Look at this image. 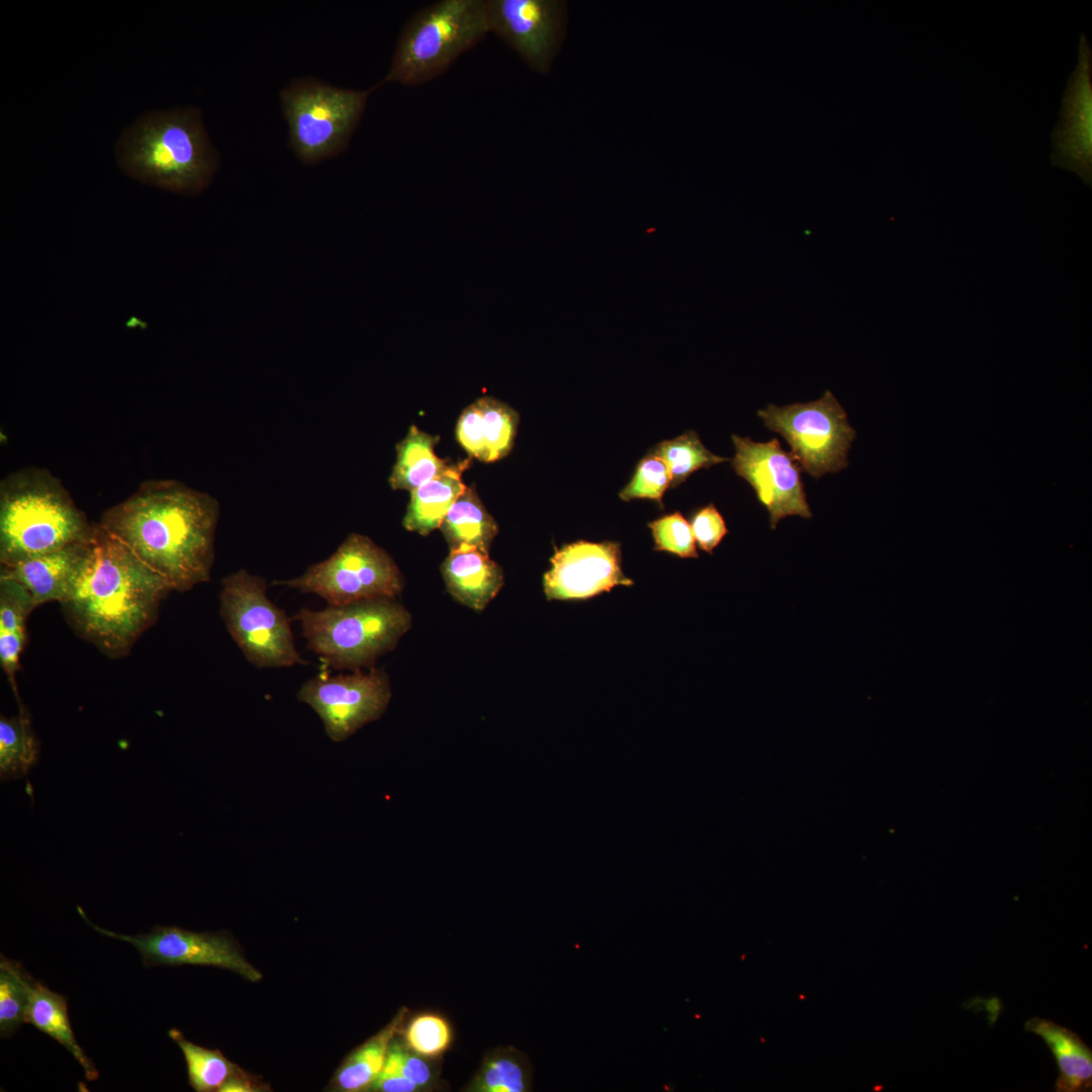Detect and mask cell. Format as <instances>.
Returning <instances> with one entry per match:
<instances>
[{
    "mask_svg": "<svg viewBox=\"0 0 1092 1092\" xmlns=\"http://www.w3.org/2000/svg\"><path fill=\"white\" fill-rule=\"evenodd\" d=\"M218 517V502L207 492L153 479L108 508L98 524L182 593L210 578Z\"/></svg>",
    "mask_w": 1092,
    "mask_h": 1092,
    "instance_id": "cell-1",
    "label": "cell"
},
{
    "mask_svg": "<svg viewBox=\"0 0 1092 1092\" xmlns=\"http://www.w3.org/2000/svg\"><path fill=\"white\" fill-rule=\"evenodd\" d=\"M171 590L165 579L95 523L79 573L61 605L80 637L118 658L155 623L160 603Z\"/></svg>",
    "mask_w": 1092,
    "mask_h": 1092,
    "instance_id": "cell-2",
    "label": "cell"
},
{
    "mask_svg": "<svg viewBox=\"0 0 1092 1092\" xmlns=\"http://www.w3.org/2000/svg\"><path fill=\"white\" fill-rule=\"evenodd\" d=\"M115 157L131 178L187 195L204 190L219 168V156L195 107L140 116L119 136Z\"/></svg>",
    "mask_w": 1092,
    "mask_h": 1092,
    "instance_id": "cell-3",
    "label": "cell"
},
{
    "mask_svg": "<svg viewBox=\"0 0 1092 1092\" xmlns=\"http://www.w3.org/2000/svg\"><path fill=\"white\" fill-rule=\"evenodd\" d=\"M93 526L47 469L22 468L0 482L1 566L84 541Z\"/></svg>",
    "mask_w": 1092,
    "mask_h": 1092,
    "instance_id": "cell-4",
    "label": "cell"
},
{
    "mask_svg": "<svg viewBox=\"0 0 1092 1092\" xmlns=\"http://www.w3.org/2000/svg\"><path fill=\"white\" fill-rule=\"evenodd\" d=\"M307 648L334 669L371 667L412 627V615L395 599L379 598L323 610L301 608L293 617Z\"/></svg>",
    "mask_w": 1092,
    "mask_h": 1092,
    "instance_id": "cell-5",
    "label": "cell"
},
{
    "mask_svg": "<svg viewBox=\"0 0 1092 1092\" xmlns=\"http://www.w3.org/2000/svg\"><path fill=\"white\" fill-rule=\"evenodd\" d=\"M489 32L486 0H441L404 24L384 79L420 85L444 73Z\"/></svg>",
    "mask_w": 1092,
    "mask_h": 1092,
    "instance_id": "cell-6",
    "label": "cell"
},
{
    "mask_svg": "<svg viewBox=\"0 0 1092 1092\" xmlns=\"http://www.w3.org/2000/svg\"><path fill=\"white\" fill-rule=\"evenodd\" d=\"M367 90L339 88L313 78L292 81L280 93L289 127V146L306 165L316 164L347 149L365 110Z\"/></svg>",
    "mask_w": 1092,
    "mask_h": 1092,
    "instance_id": "cell-7",
    "label": "cell"
},
{
    "mask_svg": "<svg viewBox=\"0 0 1092 1092\" xmlns=\"http://www.w3.org/2000/svg\"><path fill=\"white\" fill-rule=\"evenodd\" d=\"M220 616L249 663L258 668L305 664L297 651L291 621L267 595V582L239 569L221 581Z\"/></svg>",
    "mask_w": 1092,
    "mask_h": 1092,
    "instance_id": "cell-8",
    "label": "cell"
},
{
    "mask_svg": "<svg viewBox=\"0 0 1092 1092\" xmlns=\"http://www.w3.org/2000/svg\"><path fill=\"white\" fill-rule=\"evenodd\" d=\"M342 606L379 598L395 599L403 588L401 571L392 557L369 537L349 534L336 551L296 577L274 581Z\"/></svg>",
    "mask_w": 1092,
    "mask_h": 1092,
    "instance_id": "cell-9",
    "label": "cell"
},
{
    "mask_svg": "<svg viewBox=\"0 0 1092 1092\" xmlns=\"http://www.w3.org/2000/svg\"><path fill=\"white\" fill-rule=\"evenodd\" d=\"M757 415L766 428L786 439L801 470L813 477L838 472L847 466L855 431L831 391L806 403L768 404Z\"/></svg>",
    "mask_w": 1092,
    "mask_h": 1092,
    "instance_id": "cell-10",
    "label": "cell"
},
{
    "mask_svg": "<svg viewBox=\"0 0 1092 1092\" xmlns=\"http://www.w3.org/2000/svg\"><path fill=\"white\" fill-rule=\"evenodd\" d=\"M296 697L317 714L328 737L341 742L384 714L391 688L383 670L360 669L334 676L318 673L303 682Z\"/></svg>",
    "mask_w": 1092,
    "mask_h": 1092,
    "instance_id": "cell-11",
    "label": "cell"
},
{
    "mask_svg": "<svg viewBox=\"0 0 1092 1092\" xmlns=\"http://www.w3.org/2000/svg\"><path fill=\"white\" fill-rule=\"evenodd\" d=\"M78 911L100 935L125 941L141 954L146 968L156 966H209L234 972L258 982L262 973L250 964L240 945L224 932H195L176 926H154L135 935L117 933L93 924L81 907Z\"/></svg>",
    "mask_w": 1092,
    "mask_h": 1092,
    "instance_id": "cell-12",
    "label": "cell"
},
{
    "mask_svg": "<svg viewBox=\"0 0 1092 1092\" xmlns=\"http://www.w3.org/2000/svg\"><path fill=\"white\" fill-rule=\"evenodd\" d=\"M732 441L735 455L731 465L737 475L752 486L758 502L767 510L772 530L789 516L812 517L801 468L778 439L754 442L733 435Z\"/></svg>",
    "mask_w": 1092,
    "mask_h": 1092,
    "instance_id": "cell-13",
    "label": "cell"
},
{
    "mask_svg": "<svg viewBox=\"0 0 1092 1092\" xmlns=\"http://www.w3.org/2000/svg\"><path fill=\"white\" fill-rule=\"evenodd\" d=\"M489 32L512 47L532 70L546 73L564 37L560 0H486Z\"/></svg>",
    "mask_w": 1092,
    "mask_h": 1092,
    "instance_id": "cell-14",
    "label": "cell"
},
{
    "mask_svg": "<svg viewBox=\"0 0 1092 1092\" xmlns=\"http://www.w3.org/2000/svg\"><path fill=\"white\" fill-rule=\"evenodd\" d=\"M543 589L549 601H583L633 580L622 570L621 544L578 540L556 549Z\"/></svg>",
    "mask_w": 1092,
    "mask_h": 1092,
    "instance_id": "cell-15",
    "label": "cell"
},
{
    "mask_svg": "<svg viewBox=\"0 0 1092 1092\" xmlns=\"http://www.w3.org/2000/svg\"><path fill=\"white\" fill-rule=\"evenodd\" d=\"M1051 162L1091 185L1092 179V50L1080 35L1078 61L1063 93L1059 121L1051 134Z\"/></svg>",
    "mask_w": 1092,
    "mask_h": 1092,
    "instance_id": "cell-16",
    "label": "cell"
},
{
    "mask_svg": "<svg viewBox=\"0 0 1092 1092\" xmlns=\"http://www.w3.org/2000/svg\"><path fill=\"white\" fill-rule=\"evenodd\" d=\"M90 537L9 566H1L0 575L20 583L31 596L36 607L53 601L62 603L73 587L87 553Z\"/></svg>",
    "mask_w": 1092,
    "mask_h": 1092,
    "instance_id": "cell-17",
    "label": "cell"
},
{
    "mask_svg": "<svg viewBox=\"0 0 1092 1092\" xmlns=\"http://www.w3.org/2000/svg\"><path fill=\"white\" fill-rule=\"evenodd\" d=\"M441 572L454 600L474 611L484 610L505 582L502 567L477 548L450 550Z\"/></svg>",
    "mask_w": 1092,
    "mask_h": 1092,
    "instance_id": "cell-18",
    "label": "cell"
},
{
    "mask_svg": "<svg viewBox=\"0 0 1092 1092\" xmlns=\"http://www.w3.org/2000/svg\"><path fill=\"white\" fill-rule=\"evenodd\" d=\"M1024 1030L1041 1037L1056 1059L1057 1092L1092 1090V1051L1075 1031L1040 1017L1028 1019Z\"/></svg>",
    "mask_w": 1092,
    "mask_h": 1092,
    "instance_id": "cell-19",
    "label": "cell"
},
{
    "mask_svg": "<svg viewBox=\"0 0 1092 1092\" xmlns=\"http://www.w3.org/2000/svg\"><path fill=\"white\" fill-rule=\"evenodd\" d=\"M25 1020L26 1023L33 1025L64 1046L82 1067L88 1081L98 1079L99 1074L94 1063L87 1057L74 1035L67 997L34 980Z\"/></svg>",
    "mask_w": 1092,
    "mask_h": 1092,
    "instance_id": "cell-20",
    "label": "cell"
},
{
    "mask_svg": "<svg viewBox=\"0 0 1092 1092\" xmlns=\"http://www.w3.org/2000/svg\"><path fill=\"white\" fill-rule=\"evenodd\" d=\"M466 464L450 465L442 474L411 491L402 519L407 531L427 536L440 528L448 511L466 488L461 476Z\"/></svg>",
    "mask_w": 1092,
    "mask_h": 1092,
    "instance_id": "cell-21",
    "label": "cell"
},
{
    "mask_svg": "<svg viewBox=\"0 0 1092 1092\" xmlns=\"http://www.w3.org/2000/svg\"><path fill=\"white\" fill-rule=\"evenodd\" d=\"M34 601L17 581L0 575V662L14 692H17L15 675L20 654L25 646L26 620Z\"/></svg>",
    "mask_w": 1092,
    "mask_h": 1092,
    "instance_id": "cell-22",
    "label": "cell"
},
{
    "mask_svg": "<svg viewBox=\"0 0 1092 1092\" xmlns=\"http://www.w3.org/2000/svg\"><path fill=\"white\" fill-rule=\"evenodd\" d=\"M450 550L477 548L488 552L497 525L477 493L467 487L457 497L440 526Z\"/></svg>",
    "mask_w": 1092,
    "mask_h": 1092,
    "instance_id": "cell-23",
    "label": "cell"
},
{
    "mask_svg": "<svg viewBox=\"0 0 1092 1092\" xmlns=\"http://www.w3.org/2000/svg\"><path fill=\"white\" fill-rule=\"evenodd\" d=\"M438 440V436L411 426L406 436L396 445V460L388 478L392 489L411 492L447 470L450 465L434 451Z\"/></svg>",
    "mask_w": 1092,
    "mask_h": 1092,
    "instance_id": "cell-24",
    "label": "cell"
},
{
    "mask_svg": "<svg viewBox=\"0 0 1092 1092\" xmlns=\"http://www.w3.org/2000/svg\"><path fill=\"white\" fill-rule=\"evenodd\" d=\"M404 1015L405 1009H401L383 1029L348 1055L332 1081L335 1090L359 1092L370 1089L383 1069L389 1044Z\"/></svg>",
    "mask_w": 1092,
    "mask_h": 1092,
    "instance_id": "cell-25",
    "label": "cell"
},
{
    "mask_svg": "<svg viewBox=\"0 0 1092 1092\" xmlns=\"http://www.w3.org/2000/svg\"><path fill=\"white\" fill-rule=\"evenodd\" d=\"M39 743L31 726L29 712L20 704L19 713L0 719V777L17 780L38 760Z\"/></svg>",
    "mask_w": 1092,
    "mask_h": 1092,
    "instance_id": "cell-26",
    "label": "cell"
},
{
    "mask_svg": "<svg viewBox=\"0 0 1092 1092\" xmlns=\"http://www.w3.org/2000/svg\"><path fill=\"white\" fill-rule=\"evenodd\" d=\"M532 1066L513 1048L490 1051L465 1088L469 1092H527L531 1090Z\"/></svg>",
    "mask_w": 1092,
    "mask_h": 1092,
    "instance_id": "cell-27",
    "label": "cell"
},
{
    "mask_svg": "<svg viewBox=\"0 0 1092 1092\" xmlns=\"http://www.w3.org/2000/svg\"><path fill=\"white\" fill-rule=\"evenodd\" d=\"M168 1034L182 1051L189 1084L197 1092L221 1091L229 1081L245 1072L219 1050L195 1044L177 1028H171Z\"/></svg>",
    "mask_w": 1092,
    "mask_h": 1092,
    "instance_id": "cell-28",
    "label": "cell"
},
{
    "mask_svg": "<svg viewBox=\"0 0 1092 1092\" xmlns=\"http://www.w3.org/2000/svg\"><path fill=\"white\" fill-rule=\"evenodd\" d=\"M649 453L660 457L667 464L671 473L670 487H677L701 468H709L729 460L708 450L694 431H687L672 440L662 441Z\"/></svg>",
    "mask_w": 1092,
    "mask_h": 1092,
    "instance_id": "cell-29",
    "label": "cell"
},
{
    "mask_svg": "<svg viewBox=\"0 0 1092 1092\" xmlns=\"http://www.w3.org/2000/svg\"><path fill=\"white\" fill-rule=\"evenodd\" d=\"M34 979L19 962L1 954L0 960V1034L10 1037L26 1023V1009Z\"/></svg>",
    "mask_w": 1092,
    "mask_h": 1092,
    "instance_id": "cell-30",
    "label": "cell"
},
{
    "mask_svg": "<svg viewBox=\"0 0 1092 1092\" xmlns=\"http://www.w3.org/2000/svg\"><path fill=\"white\" fill-rule=\"evenodd\" d=\"M475 403L482 418L485 462L496 461L508 455L514 445L519 415L514 408L491 396H482Z\"/></svg>",
    "mask_w": 1092,
    "mask_h": 1092,
    "instance_id": "cell-31",
    "label": "cell"
},
{
    "mask_svg": "<svg viewBox=\"0 0 1092 1092\" xmlns=\"http://www.w3.org/2000/svg\"><path fill=\"white\" fill-rule=\"evenodd\" d=\"M405 1045L427 1059L443 1055L451 1045L453 1034L449 1022L435 1013L418 1014L407 1023Z\"/></svg>",
    "mask_w": 1092,
    "mask_h": 1092,
    "instance_id": "cell-32",
    "label": "cell"
},
{
    "mask_svg": "<svg viewBox=\"0 0 1092 1092\" xmlns=\"http://www.w3.org/2000/svg\"><path fill=\"white\" fill-rule=\"evenodd\" d=\"M671 484V473L660 457L646 454L637 464L631 480L619 492L621 499L629 502L647 498L663 508L662 497Z\"/></svg>",
    "mask_w": 1092,
    "mask_h": 1092,
    "instance_id": "cell-33",
    "label": "cell"
},
{
    "mask_svg": "<svg viewBox=\"0 0 1092 1092\" xmlns=\"http://www.w3.org/2000/svg\"><path fill=\"white\" fill-rule=\"evenodd\" d=\"M654 550L680 558H698L699 553L690 522L679 512L667 514L647 524Z\"/></svg>",
    "mask_w": 1092,
    "mask_h": 1092,
    "instance_id": "cell-34",
    "label": "cell"
},
{
    "mask_svg": "<svg viewBox=\"0 0 1092 1092\" xmlns=\"http://www.w3.org/2000/svg\"><path fill=\"white\" fill-rule=\"evenodd\" d=\"M383 1069L402 1075L416 1083L421 1090L436 1088V1071L427 1058L416 1054L404 1042L400 1043L394 1038L389 1044Z\"/></svg>",
    "mask_w": 1092,
    "mask_h": 1092,
    "instance_id": "cell-35",
    "label": "cell"
},
{
    "mask_svg": "<svg viewBox=\"0 0 1092 1092\" xmlns=\"http://www.w3.org/2000/svg\"><path fill=\"white\" fill-rule=\"evenodd\" d=\"M690 525L699 548L709 554L728 534L724 518L712 503L694 511Z\"/></svg>",
    "mask_w": 1092,
    "mask_h": 1092,
    "instance_id": "cell-36",
    "label": "cell"
},
{
    "mask_svg": "<svg viewBox=\"0 0 1092 1092\" xmlns=\"http://www.w3.org/2000/svg\"><path fill=\"white\" fill-rule=\"evenodd\" d=\"M460 445L473 457L486 461V446L482 418L476 403L463 410L456 428Z\"/></svg>",
    "mask_w": 1092,
    "mask_h": 1092,
    "instance_id": "cell-37",
    "label": "cell"
},
{
    "mask_svg": "<svg viewBox=\"0 0 1092 1092\" xmlns=\"http://www.w3.org/2000/svg\"><path fill=\"white\" fill-rule=\"evenodd\" d=\"M369 1090L380 1092H418L421 1088L411 1081L392 1071L382 1069Z\"/></svg>",
    "mask_w": 1092,
    "mask_h": 1092,
    "instance_id": "cell-38",
    "label": "cell"
}]
</instances>
